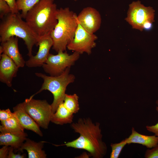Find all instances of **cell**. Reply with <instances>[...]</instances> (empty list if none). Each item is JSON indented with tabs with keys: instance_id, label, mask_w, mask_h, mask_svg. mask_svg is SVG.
Returning <instances> with one entry per match:
<instances>
[{
	"instance_id": "cell-20",
	"label": "cell",
	"mask_w": 158,
	"mask_h": 158,
	"mask_svg": "<svg viewBox=\"0 0 158 158\" xmlns=\"http://www.w3.org/2000/svg\"><path fill=\"white\" fill-rule=\"evenodd\" d=\"M78 99L79 97L76 94H66L63 101L64 105L70 112L73 114H76L80 109Z\"/></svg>"
},
{
	"instance_id": "cell-28",
	"label": "cell",
	"mask_w": 158,
	"mask_h": 158,
	"mask_svg": "<svg viewBox=\"0 0 158 158\" xmlns=\"http://www.w3.org/2000/svg\"><path fill=\"white\" fill-rule=\"evenodd\" d=\"M9 6L12 13H18V10L16 3V0H4Z\"/></svg>"
},
{
	"instance_id": "cell-19",
	"label": "cell",
	"mask_w": 158,
	"mask_h": 158,
	"mask_svg": "<svg viewBox=\"0 0 158 158\" xmlns=\"http://www.w3.org/2000/svg\"><path fill=\"white\" fill-rule=\"evenodd\" d=\"M0 131L24 132V129L20 125L15 116L6 120L1 121Z\"/></svg>"
},
{
	"instance_id": "cell-8",
	"label": "cell",
	"mask_w": 158,
	"mask_h": 158,
	"mask_svg": "<svg viewBox=\"0 0 158 158\" xmlns=\"http://www.w3.org/2000/svg\"><path fill=\"white\" fill-rule=\"evenodd\" d=\"M154 10L150 6L145 7L138 1L129 5L126 20L133 28L142 31L144 24L146 22H154Z\"/></svg>"
},
{
	"instance_id": "cell-21",
	"label": "cell",
	"mask_w": 158,
	"mask_h": 158,
	"mask_svg": "<svg viewBox=\"0 0 158 158\" xmlns=\"http://www.w3.org/2000/svg\"><path fill=\"white\" fill-rule=\"evenodd\" d=\"M40 0H16L18 10L21 11L20 15L25 19L28 11Z\"/></svg>"
},
{
	"instance_id": "cell-7",
	"label": "cell",
	"mask_w": 158,
	"mask_h": 158,
	"mask_svg": "<svg viewBox=\"0 0 158 158\" xmlns=\"http://www.w3.org/2000/svg\"><path fill=\"white\" fill-rule=\"evenodd\" d=\"M56 55L49 54L42 67L44 71L50 76L61 74L68 68H70L79 58L80 54L74 51L69 55L66 52L59 51Z\"/></svg>"
},
{
	"instance_id": "cell-23",
	"label": "cell",
	"mask_w": 158,
	"mask_h": 158,
	"mask_svg": "<svg viewBox=\"0 0 158 158\" xmlns=\"http://www.w3.org/2000/svg\"><path fill=\"white\" fill-rule=\"evenodd\" d=\"M11 13L10 8L4 0H0V18L2 19Z\"/></svg>"
},
{
	"instance_id": "cell-16",
	"label": "cell",
	"mask_w": 158,
	"mask_h": 158,
	"mask_svg": "<svg viewBox=\"0 0 158 158\" xmlns=\"http://www.w3.org/2000/svg\"><path fill=\"white\" fill-rule=\"evenodd\" d=\"M131 135L125 139L127 144L137 143L151 148L158 145V137L155 135H147L141 134L137 132L133 127L131 129Z\"/></svg>"
},
{
	"instance_id": "cell-22",
	"label": "cell",
	"mask_w": 158,
	"mask_h": 158,
	"mask_svg": "<svg viewBox=\"0 0 158 158\" xmlns=\"http://www.w3.org/2000/svg\"><path fill=\"white\" fill-rule=\"evenodd\" d=\"M126 139L118 143H111L110 146L111 151L110 154V158H118L124 147L127 144Z\"/></svg>"
},
{
	"instance_id": "cell-6",
	"label": "cell",
	"mask_w": 158,
	"mask_h": 158,
	"mask_svg": "<svg viewBox=\"0 0 158 158\" xmlns=\"http://www.w3.org/2000/svg\"><path fill=\"white\" fill-rule=\"evenodd\" d=\"M22 103L25 111L39 126L47 129L53 114L51 104L46 100L30 98L26 99Z\"/></svg>"
},
{
	"instance_id": "cell-5",
	"label": "cell",
	"mask_w": 158,
	"mask_h": 158,
	"mask_svg": "<svg viewBox=\"0 0 158 158\" xmlns=\"http://www.w3.org/2000/svg\"><path fill=\"white\" fill-rule=\"evenodd\" d=\"M70 68H67L61 74L56 76H49L42 73H36V75L42 79L43 82L40 90L30 98H33L43 90L49 91L54 97L51 105L53 113H55L59 105L63 101L67 86L74 81L75 77L70 74Z\"/></svg>"
},
{
	"instance_id": "cell-1",
	"label": "cell",
	"mask_w": 158,
	"mask_h": 158,
	"mask_svg": "<svg viewBox=\"0 0 158 158\" xmlns=\"http://www.w3.org/2000/svg\"><path fill=\"white\" fill-rule=\"evenodd\" d=\"M100 124L94 122L89 118H80L77 122L71 124L72 128L80 135L71 141L61 145L67 147L86 150L93 158H103L107 152L106 144L102 140Z\"/></svg>"
},
{
	"instance_id": "cell-29",
	"label": "cell",
	"mask_w": 158,
	"mask_h": 158,
	"mask_svg": "<svg viewBox=\"0 0 158 158\" xmlns=\"http://www.w3.org/2000/svg\"><path fill=\"white\" fill-rule=\"evenodd\" d=\"M9 146L4 145L0 149V158H7L9 152Z\"/></svg>"
},
{
	"instance_id": "cell-2",
	"label": "cell",
	"mask_w": 158,
	"mask_h": 158,
	"mask_svg": "<svg viewBox=\"0 0 158 158\" xmlns=\"http://www.w3.org/2000/svg\"><path fill=\"white\" fill-rule=\"evenodd\" d=\"M54 0H40L28 12L25 21L39 39L50 35L58 23Z\"/></svg>"
},
{
	"instance_id": "cell-17",
	"label": "cell",
	"mask_w": 158,
	"mask_h": 158,
	"mask_svg": "<svg viewBox=\"0 0 158 158\" xmlns=\"http://www.w3.org/2000/svg\"><path fill=\"white\" fill-rule=\"evenodd\" d=\"M44 142H36L27 138L21 147L16 151L22 152L26 150L28 153V158H46L47 154L44 150Z\"/></svg>"
},
{
	"instance_id": "cell-24",
	"label": "cell",
	"mask_w": 158,
	"mask_h": 158,
	"mask_svg": "<svg viewBox=\"0 0 158 158\" xmlns=\"http://www.w3.org/2000/svg\"><path fill=\"white\" fill-rule=\"evenodd\" d=\"M15 116V113L14 112H12L8 108L5 110H0V120L1 121L7 120L14 116Z\"/></svg>"
},
{
	"instance_id": "cell-15",
	"label": "cell",
	"mask_w": 158,
	"mask_h": 158,
	"mask_svg": "<svg viewBox=\"0 0 158 158\" xmlns=\"http://www.w3.org/2000/svg\"><path fill=\"white\" fill-rule=\"evenodd\" d=\"M27 136L24 131H2L0 134V145L11 146L16 150L26 140Z\"/></svg>"
},
{
	"instance_id": "cell-3",
	"label": "cell",
	"mask_w": 158,
	"mask_h": 158,
	"mask_svg": "<svg viewBox=\"0 0 158 158\" xmlns=\"http://www.w3.org/2000/svg\"><path fill=\"white\" fill-rule=\"evenodd\" d=\"M58 23L50 36L53 42L52 49L58 52L64 51L73 39L78 22L77 15L68 7L57 9Z\"/></svg>"
},
{
	"instance_id": "cell-30",
	"label": "cell",
	"mask_w": 158,
	"mask_h": 158,
	"mask_svg": "<svg viewBox=\"0 0 158 158\" xmlns=\"http://www.w3.org/2000/svg\"><path fill=\"white\" fill-rule=\"evenodd\" d=\"M153 27L152 23L150 21L145 22L143 25V28L147 30H151Z\"/></svg>"
},
{
	"instance_id": "cell-18",
	"label": "cell",
	"mask_w": 158,
	"mask_h": 158,
	"mask_svg": "<svg viewBox=\"0 0 158 158\" xmlns=\"http://www.w3.org/2000/svg\"><path fill=\"white\" fill-rule=\"evenodd\" d=\"M73 114L65 107L63 102L60 104L55 112L53 114L51 122L60 125L71 124L73 121Z\"/></svg>"
},
{
	"instance_id": "cell-26",
	"label": "cell",
	"mask_w": 158,
	"mask_h": 158,
	"mask_svg": "<svg viewBox=\"0 0 158 158\" xmlns=\"http://www.w3.org/2000/svg\"><path fill=\"white\" fill-rule=\"evenodd\" d=\"M157 106L156 107V110L158 112V99L156 101ZM146 129L149 132L154 133V135L158 137V122L154 125L146 126Z\"/></svg>"
},
{
	"instance_id": "cell-14",
	"label": "cell",
	"mask_w": 158,
	"mask_h": 158,
	"mask_svg": "<svg viewBox=\"0 0 158 158\" xmlns=\"http://www.w3.org/2000/svg\"><path fill=\"white\" fill-rule=\"evenodd\" d=\"M13 110L20 123L24 129L32 130L40 136H43L40 127L25 111L22 103L17 105L13 108Z\"/></svg>"
},
{
	"instance_id": "cell-11",
	"label": "cell",
	"mask_w": 158,
	"mask_h": 158,
	"mask_svg": "<svg viewBox=\"0 0 158 158\" xmlns=\"http://www.w3.org/2000/svg\"><path fill=\"white\" fill-rule=\"evenodd\" d=\"M53 42L50 35L40 38L37 45L39 49L35 56H32L26 61L25 65L28 67L42 66L49 56L50 49L52 47Z\"/></svg>"
},
{
	"instance_id": "cell-31",
	"label": "cell",
	"mask_w": 158,
	"mask_h": 158,
	"mask_svg": "<svg viewBox=\"0 0 158 158\" xmlns=\"http://www.w3.org/2000/svg\"><path fill=\"white\" fill-rule=\"evenodd\" d=\"M74 0V1H76L77 0Z\"/></svg>"
},
{
	"instance_id": "cell-13",
	"label": "cell",
	"mask_w": 158,
	"mask_h": 158,
	"mask_svg": "<svg viewBox=\"0 0 158 158\" xmlns=\"http://www.w3.org/2000/svg\"><path fill=\"white\" fill-rule=\"evenodd\" d=\"M3 53L11 58L19 68L23 67L25 64L26 61L19 51L17 37H11L6 41L1 42L0 56Z\"/></svg>"
},
{
	"instance_id": "cell-12",
	"label": "cell",
	"mask_w": 158,
	"mask_h": 158,
	"mask_svg": "<svg viewBox=\"0 0 158 158\" xmlns=\"http://www.w3.org/2000/svg\"><path fill=\"white\" fill-rule=\"evenodd\" d=\"M0 81L11 87L13 79L16 76L19 68L11 58L4 53L0 55Z\"/></svg>"
},
{
	"instance_id": "cell-10",
	"label": "cell",
	"mask_w": 158,
	"mask_h": 158,
	"mask_svg": "<svg viewBox=\"0 0 158 158\" xmlns=\"http://www.w3.org/2000/svg\"><path fill=\"white\" fill-rule=\"evenodd\" d=\"M79 23L88 32L94 34L100 28L101 18L95 8L88 6L83 8L77 15Z\"/></svg>"
},
{
	"instance_id": "cell-27",
	"label": "cell",
	"mask_w": 158,
	"mask_h": 158,
	"mask_svg": "<svg viewBox=\"0 0 158 158\" xmlns=\"http://www.w3.org/2000/svg\"><path fill=\"white\" fill-rule=\"evenodd\" d=\"M14 149L11 146L9 147V152L7 158H24L26 157L25 154L21 155L20 153L15 154L13 152Z\"/></svg>"
},
{
	"instance_id": "cell-4",
	"label": "cell",
	"mask_w": 158,
	"mask_h": 158,
	"mask_svg": "<svg viewBox=\"0 0 158 158\" xmlns=\"http://www.w3.org/2000/svg\"><path fill=\"white\" fill-rule=\"evenodd\" d=\"M20 14L11 13L2 19L0 24V41L5 42L12 37L22 39L26 46L28 55L32 56L33 46H37L39 39L33 32Z\"/></svg>"
},
{
	"instance_id": "cell-9",
	"label": "cell",
	"mask_w": 158,
	"mask_h": 158,
	"mask_svg": "<svg viewBox=\"0 0 158 158\" xmlns=\"http://www.w3.org/2000/svg\"><path fill=\"white\" fill-rule=\"evenodd\" d=\"M97 38L95 35L87 31L78 23L74 37L67 45V48L80 54L86 53L90 55L92 49L96 46L95 41Z\"/></svg>"
},
{
	"instance_id": "cell-25",
	"label": "cell",
	"mask_w": 158,
	"mask_h": 158,
	"mask_svg": "<svg viewBox=\"0 0 158 158\" xmlns=\"http://www.w3.org/2000/svg\"><path fill=\"white\" fill-rule=\"evenodd\" d=\"M144 157L145 158H158V145L151 149H147Z\"/></svg>"
}]
</instances>
